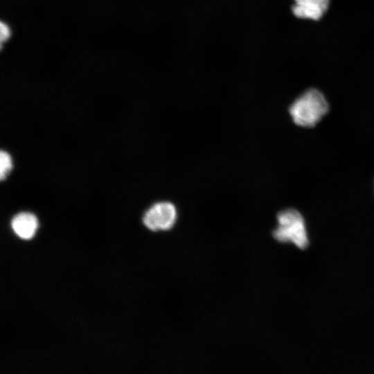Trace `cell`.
Returning a JSON list of instances; mask_svg holds the SVG:
<instances>
[{
  "instance_id": "obj_1",
  "label": "cell",
  "mask_w": 374,
  "mask_h": 374,
  "mask_svg": "<svg viewBox=\"0 0 374 374\" xmlns=\"http://www.w3.org/2000/svg\"><path fill=\"white\" fill-rule=\"evenodd\" d=\"M329 109L328 102L321 92L315 89L306 91L290 106L293 121L305 127H314Z\"/></svg>"
},
{
  "instance_id": "obj_2",
  "label": "cell",
  "mask_w": 374,
  "mask_h": 374,
  "mask_svg": "<svg viewBox=\"0 0 374 374\" xmlns=\"http://www.w3.org/2000/svg\"><path fill=\"white\" fill-rule=\"evenodd\" d=\"M278 226L273 231L274 238L280 242H292L301 249L308 246L305 221L295 209L287 208L277 215Z\"/></svg>"
},
{
  "instance_id": "obj_3",
  "label": "cell",
  "mask_w": 374,
  "mask_h": 374,
  "mask_svg": "<svg viewBox=\"0 0 374 374\" xmlns=\"http://www.w3.org/2000/svg\"><path fill=\"white\" fill-rule=\"evenodd\" d=\"M177 212L175 205L169 202L153 204L145 213L143 222L152 231L168 230L176 222Z\"/></svg>"
},
{
  "instance_id": "obj_4",
  "label": "cell",
  "mask_w": 374,
  "mask_h": 374,
  "mask_svg": "<svg viewBox=\"0 0 374 374\" xmlns=\"http://www.w3.org/2000/svg\"><path fill=\"white\" fill-rule=\"evenodd\" d=\"M294 14L299 18L319 19L326 11L329 0H294Z\"/></svg>"
},
{
  "instance_id": "obj_5",
  "label": "cell",
  "mask_w": 374,
  "mask_h": 374,
  "mask_svg": "<svg viewBox=\"0 0 374 374\" xmlns=\"http://www.w3.org/2000/svg\"><path fill=\"white\" fill-rule=\"evenodd\" d=\"M11 226L17 235L28 240L34 235L37 228V220L32 213H20L12 218Z\"/></svg>"
},
{
  "instance_id": "obj_6",
  "label": "cell",
  "mask_w": 374,
  "mask_h": 374,
  "mask_svg": "<svg viewBox=\"0 0 374 374\" xmlns=\"http://www.w3.org/2000/svg\"><path fill=\"white\" fill-rule=\"evenodd\" d=\"M12 168V159L7 152H0V179L3 180Z\"/></svg>"
},
{
  "instance_id": "obj_7",
  "label": "cell",
  "mask_w": 374,
  "mask_h": 374,
  "mask_svg": "<svg viewBox=\"0 0 374 374\" xmlns=\"http://www.w3.org/2000/svg\"><path fill=\"white\" fill-rule=\"evenodd\" d=\"M9 30L7 28L6 26H3V24L1 26V40H3V38L6 39L8 36H9Z\"/></svg>"
}]
</instances>
